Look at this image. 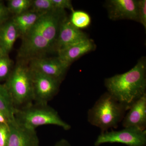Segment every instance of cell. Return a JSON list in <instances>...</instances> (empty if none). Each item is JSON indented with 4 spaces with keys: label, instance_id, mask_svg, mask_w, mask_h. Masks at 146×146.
Returning a JSON list of instances; mask_svg holds the SVG:
<instances>
[{
    "label": "cell",
    "instance_id": "1",
    "mask_svg": "<svg viewBox=\"0 0 146 146\" xmlns=\"http://www.w3.org/2000/svg\"><path fill=\"white\" fill-rule=\"evenodd\" d=\"M64 11H55L42 14L22 36L18 51L21 60L28 61L44 57L47 53L54 50L60 23L65 17Z\"/></svg>",
    "mask_w": 146,
    "mask_h": 146
},
{
    "label": "cell",
    "instance_id": "2",
    "mask_svg": "<svg viewBox=\"0 0 146 146\" xmlns=\"http://www.w3.org/2000/svg\"><path fill=\"white\" fill-rule=\"evenodd\" d=\"M108 92L128 111L136 101L146 94V62L141 58L132 69L105 80Z\"/></svg>",
    "mask_w": 146,
    "mask_h": 146
},
{
    "label": "cell",
    "instance_id": "3",
    "mask_svg": "<svg viewBox=\"0 0 146 146\" xmlns=\"http://www.w3.org/2000/svg\"><path fill=\"white\" fill-rule=\"evenodd\" d=\"M126 108L108 92L103 94L89 109L87 120L91 125L99 128L102 132L115 128L122 121Z\"/></svg>",
    "mask_w": 146,
    "mask_h": 146
},
{
    "label": "cell",
    "instance_id": "4",
    "mask_svg": "<svg viewBox=\"0 0 146 146\" xmlns=\"http://www.w3.org/2000/svg\"><path fill=\"white\" fill-rule=\"evenodd\" d=\"M21 60L13 67L4 84L16 109L25 107L33 102L31 70L27 61Z\"/></svg>",
    "mask_w": 146,
    "mask_h": 146
},
{
    "label": "cell",
    "instance_id": "5",
    "mask_svg": "<svg viewBox=\"0 0 146 146\" xmlns=\"http://www.w3.org/2000/svg\"><path fill=\"white\" fill-rule=\"evenodd\" d=\"M15 118L19 124L35 130L38 127L46 125L58 126L66 131L71 128L70 125L63 121L57 111L48 104L33 102L16 109Z\"/></svg>",
    "mask_w": 146,
    "mask_h": 146
},
{
    "label": "cell",
    "instance_id": "6",
    "mask_svg": "<svg viewBox=\"0 0 146 146\" xmlns=\"http://www.w3.org/2000/svg\"><path fill=\"white\" fill-rule=\"evenodd\" d=\"M118 143L128 146H145L146 130L134 128H124L122 130L101 132L95 141L94 145L104 143Z\"/></svg>",
    "mask_w": 146,
    "mask_h": 146
},
{
    "label": "cell",
    "instance_id": "7",
    "mask_svg": "<svg viewBox=\"0 0 146 146\" xmlns=\"http://www.w3.org/2000/svg\"><path fill=\"white\" fill-rule=\"evenodd\" d=\"M31 70L33 87V102L48 104L58 93L61 82L31 69Z\"/></svg>",
    "mask_w": 146,
    "mask_h": 146
},
{
    "label": "cell",
    "instance_id": "8",
    "mask_svg": "<svg viewBox=\"0 0 146 146\" xmlns=\"http://www.w3.org/2000/svg\"><path fill=\"white\" fill-rule=\"evenodd\" d=\"M28 61L30 68L62 82L69 65L62 62L58 57H44L33 58Z\"/></svg>",
    "mask_w": 146,
    "mask_h": 146
},
{
    "label": "cell",
    "instance_id": "9",
    "mask_svg": "<svg viewBox=\"0 0 146 146\" xmlns=\"http://www.w3.org/2000/svg\"><path fill=\"white\" fill-rule=\"evenodd\" d=\"M87 39L86 35L75 27L65 16L60 23L54 50L58 52Z\"/></svg>",
    "mask_w": 146,
    "mask_h": 146
},
{
    "label": "cell",
    "instance_id": "10",
    "mask_svg": "<svg viewBox=\"0 0 146 146\" xmlns=\"http://www.w3.org/2000/svg\"><path fill=\"white\" fill-rule=\"evenodd\" d=\"M10 128L7 146H40L35 129L25 127L16 122L9 123Z\"/></svg>",
    "mask_w": 146,
    "mask_h": 146
},
{
    "label": "cell",
    "instance_id": "11",
    "mask_svg": "<svg viewBox=\"0 0 146 146\" xmlns=\"http://www.w3.org/2000/svg\"><path fill=\"white\" fill-rule=\"evenodd\" d=\"M108 16L112 20L138 21V1L110 0L108 2Z\"/></svg>",
    "mask_w": 146,
    "mask_h": 146
},
{
    "label": "cell",
    "instance_id": "12",
    "mask_svg": "<svg viewBox=\"0 0 146 146\" xmlns=\"http://www.w3.org/2000/svg\"><path fill=\"white\" fill-rule=\"evenodd\" d=\"M128 111L121 122L124 128L146 130V94L135 102Z\"/></svg>",
    "mask_w": 146,
    "mask_h": 146
},
{
    "label": "cell",
    "instance_id": "13",
    "mask_svg": "<svg viewBox=\"0 0 146 146\" xmlns=\"http://www.w3.org/2000/svg\"><path fill=\"white\" fill-rule=\"evenodd\" d=\"M94 48V42L88 38L58 52V57L62 62L70 66L73 62L92 51Z\"/></svg>",
    "mask_w": 146,
    "mask_h": 146
},
{
    "label": "cell",
    "instance_id": "14",
    "mask_svg": "<svg viewBox=\"0 0 146 146\" xmlns=\"http://www.w3.org/2000/svg\"><path fill=\"white\" fill-rule=\"evenodd\" d=\"M21 36L12 19L0 25V54L9 55L16 39Z\"/></svg>",
    "mask_w": 146,
    "mask_h": 146
},
{
    "label": "cell",
    "instance_id": "15",
    "mask_svg": "<svg viewBox=\"0 0 146 146\" xmlns=\"http://www.w3.org/2000/svg\"><path fill=\"white\" fill-rule=\"evenodd\" d=\"M42 15L29 9L23 13L14 16L11 19L22 37L31 28Z\"/></svg>",
    "mask_w": 146,
    "mask_h": 146
},
{
    "label": "cell",
    "instance_id": "16",
    "mask_svg": "<svg viewBox=\"0 0 146 146\" xmlns=\"http://www.w3.org/2000/svg\"><path fill=\"white\" fill-rule=\"evenodd\" d=\"M16 107L8 90L4 84H0V112L5 115L9 123L14 122L16 121Z\"/></svg>",
    "mask_w": 146,
    "mask_h": 146
},
{
    "label": "cell",
    "instance_id": "17",
    "mask_svg": "<svg viewBox=\"0 0 146 146\" xmlns=\"http://www.w3.org/2000/svg\"><path fill=\"white\" fill-rule=\"evenodd\" d=\"M70 22L76 28L80 30L88 27L91 23L90 15L85 11L80 10L72 11Z\"/></svg>",
    "mask_w": 146,
    "mask_h": 146
},
{
    "label": "cell",
    "instance_id": "18",
    "mask_svg": "<svg viewBox=\"0 0 146 146\" xmlns=\"http://www.w3.org/2000/svg\"><path fill=\"white\" fill-rule=\"evenodd\" d=\"M31 4L32 0H9L7 7L9 13L16 16L30 9Z\"/></svg>",
    "mask_w": 146,
    "mask_h": 146
},
{
    "label": "cell",
    "instance_id": "19",
    "mask_svg": "<svg viewBox=\"0 0 146 146\" xmlns=\"http://www.w3.org/2000/svg\"><path fill=\"white\" fill-rule=\"evenodd\" d=\"M30 9L40 14L56 11L51 0H32Z\"/></svg>",
    "mask_w": 146,
    "mask_h": 146
},
{
    "label": "cell",
    "instance_id": "20",
    "mask_svg": "<svg viewBox=\"0 0 146 146\" xmlns=\"http://www.w3.org/2000/svg\"><path fill=\"white\" fill-rule=\"evenodd\" d=\"M13 67V61L9 55L0 54V82L7 80Z\"/></svg>",
    "mask_w": 146,
    "mask_h": 146
},
{
    "label": "cell",
    "instance_id": "21",
    "mask_svg": "<svg viewBox=\"0 0 146 146\" xmlns=\"http://www.w3.org/2000/svg\"><path fill=\"white\" fill-rule=\"evenodd\" d=\"M138 22L146 29V1H138Z\"/></svg>",
    "mask_w": 146,
    "mask_h": 146
},
{
    "label": "cell",
    "instance_id": "22",
    "mask_svg": "<svg viewBox=\"0 0 146 146\" xmlns=\"http://www.w3.org/2000/svg\"><path fill=\"white\" fill-rule=\"evenodd\" d=\"M10 128L8 123H0V146H7L9 138Z\"/></svg>",
    "mask_w": 146,
    "mask_h": 146
},
{
    "label": "cell",
    "instance_id": "23",
    "mask_svg": "<svg viewBox=\"0 0 146 146\" xmlns=\"http://www.w3.org/2000/svg\"><path fill=\"white\" fill-rule=\"evenodd\" d=\"M55 9L56 11H64L65 9L71 11L74 9L72 1L70 0H51Z\"/></svg>",
    "mask_w": 146,
    "mask_h": 146
},
{
    "label": "cell",
    "instance_id": "24",
    "mask_svg": "<svg viewBox=\"0 0 146 146\" xmlns=\"http://www.w3.org/2000/svg\"><path fill=\"white\" fill-rule=\"evenodd\" d=\"M10 13L7 7L0 1V25L8 21Z\"/></svg>",
    "mask_w": 146,
    "mask_h": 146
},
{
    "label": "cell",
    "instance_id": "25",
    "mask_svg": "<svg viewBox=\"0 0 146 146\" xmlns=\"http://www.w3.org/2000/svg\"><path fill=\"white\" fill-rule=\"evenodd\" d=\"M52 146H72L68 140L65 139H61L58 141L54 145Z\"/></svg>",
    "mask_w": 146,
    "mask_h": 146
},
{
    "label": "cell",
    "instance_id": "26",
    "mask_svg": "<svg viewBox=\"0 0 146 146\" xmlns=\"http://www.w3.org/2000/svg\"><path fill=\"white\" fill-rule=\"evenodd\" d=\"M9 123L8 119L5 115L0 112V123Z\"/></svg>",
    "mask_w": 146,
    "mask_h": 146
}]
</instances>
